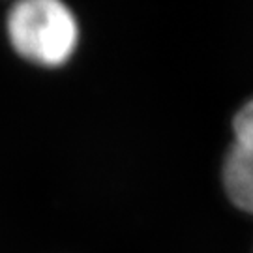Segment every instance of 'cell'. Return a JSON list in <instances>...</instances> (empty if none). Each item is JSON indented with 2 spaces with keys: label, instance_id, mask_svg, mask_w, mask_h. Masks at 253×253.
I'll return each instance as SVG.
<instances>
[{
  "label": "cell",
  "instance_id": "6da1fadb",
  "mask_svg": "<svg viewBox=\"0 0 253 253\" xmlns=\"http://www.w3.org/2000/svg\"><path fill=\"white\" fill-rule=\"evenodd\" d=\"M8 36L28 62L60 66L75 51L79 28L70 8L58 0H23L9 11Z\"/></svg>",
  "mask_w": 253,
  "mask_h": 253
},
{
  "label": "cell",
  "instance_id": "7a4b0ae2",
  "mask_svg": "<svg viewBox=\"0 0 253 253\" xmlns=\"http://www.w3.org/2000/svg\"><path fill=\"white\" fill-rule=\"evenodd\" d=\"M233 145L223 165V184L233 205L253 214V100L233 118Z\"/></svg>",
  "mask_w": 253,
  "mask_h": 253
}]
</instances>
